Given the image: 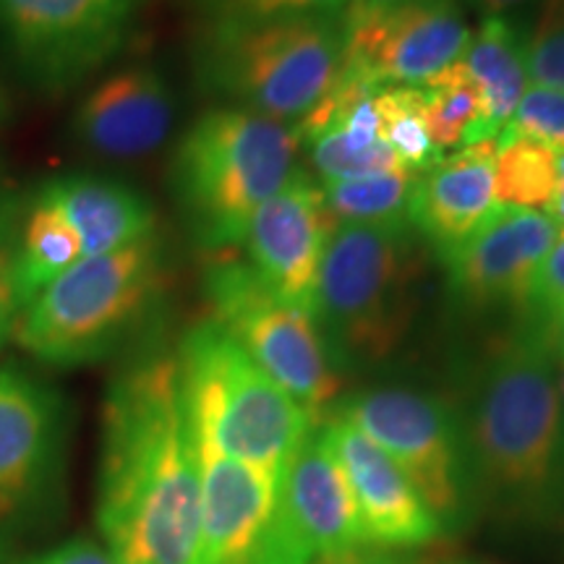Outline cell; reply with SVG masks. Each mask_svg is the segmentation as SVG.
I'll list each match as a JSON object with an SVG mask.
<instances>
[{"mask_svg":"<svg viewBox=\"0 0 564 564\" xmlns=\"http://www.w3.org/2000/svg\"><path fill=\"white\" fill-rule=\"evenodd\" d=\"M423 278L421 236L408 217L329 232L308 312L337 371L371 369L403 348Z\"/></svg>","mask_w":564,"mask_h":564,"instance_id":"obj_3","label":"cell"},{"mask_svg":"<svg viewBox=\"0 0 564 564\" xmlns=\"http://www.w3.org/2000/svg\"><path fill=\"white\" fill-rule=\"evenodd\" d=\"M79 238L84 257H100L158 232V212L126 183L97 175H58L34 188Z\"/></svg>","mask_w":564,"mask_h":564,"instance_id":"obj_20","label":"cell"},{"mask_svg":"<svg viewBox=\"0 0 564 564\" xmlns=\"http://www.w3.org/2000/svg\"><path fill=\"white\" fill-rule=\"evenodd\" d=\"M541 316L502 337L478 366L460 415L474 499L531 531L564 520V408Z\"/></svg>","mask_w":564,"mask_h":564,"instance_id":"obj_2","label":"cell"},{"mask_svg":"<svg viewBox=\"0 0 564 564\" xmlns=\"http://www.w3.org/2000/svg\"><path fill=\"white\" fill-rule=\"evenodd\" d=\"M21 215H24V196L0 183V348L13 337L21 314L17 288Z\"/></svg>","mask_w":564,"mask_h":564,"instance_id":"obj_29","label":"cell"},{"mask_svg":"<svg viewBox=\"0 0 564 564\" xmlns=\"http://www.w3.org/2000/svg\"><path fill=\"white\" fill-rule=\"evenodd\" d=\"M291 123L236 105L196 118L175 147L167 183L192 241L204 251L243 246L253 212L299 173Z\"/></svg>","mask_w":564,"mask_h":564,"instance_id":"obj_5","label":"cell"},{"mask_svg":"<svg viewBox=\"0 0 564 564\" xmlns=\"http://www.w3.org/2000/svg\"><path fill=\"white\" fill-rule=\"evenodd\" d=\"M11 121H13V97H11L9 84H6L3 76H0V129L9 126Z\"/></svg>","mask_w":564,"mask_h":564,"instance_id":"obj_38","label":"cell"},{"mask_svg":"<svg viewBox=\"0 0 564 564\" xmlns=\"http://www.w3.org/2000/svg\"><path fill=\"white\" fill-rule=\"evenodd\" d=\"M204 285L215 308L212 316L230 329L253 364L319 426L340 394L343 379L312 312L278 299L249 262L236 259L212 264Z\"/></svg>","mask_w":564,"mask_h":564,"instance_id":"obj_9","label":"cell"},{"mask_svg":"<svg viewBox=\"0 0 564 564\" xmlns=\"http://www.w3.org/2000/svg\"><path fill=\"white\" fill-rule=\"evenodd\" d=\"M207 21L257 24L288 17H343L352 0H204Z\"/></svg>","mask_w":564,"mask_h":564,"instance_id":"obj_30","label":"cell"},{"mask_svg":"<svg viewBox=\"0 0 564 564\" xmlns=\"http://www.w3.org/2000/svg\"><path fill=\"white\" fill-rule=\"evenodd\" d=\"M141 0H0V51L26 87L61 97L129 42Z\"/></svg>","mask_w":564,"mask_h":564,"instance_id":"obj_10","label":"cell"},{"mask_svg":"<svg viewBox=\"0 0 564 564\" xmlns=\"http://www.w3.org/2000/svg\"><path fill=\"white\" fill-rule=\"evenodd\" d=\"M84 257L79 238L68 228L51 202L37 192L24 196V215L19 230L17 288L21 308L40 291H45L55 278Z\"/></svg>","mask_w":564,"mask_h":564,"instance_id":"obj_22","label":"cell"},{"mask_svg":"<svg viewBox=\"0 0 564 564\" xmlns=\"http://www.w3.org/2000/svg\"><path fill=\"white\" fill-rule=\"evenodd\" d=\"M403 3V0H352L348 11H369V9H384V6Z\"/></svg>","mask_w":564,"mask_h":564,"instance_id":"obj_39","label":"cell"},{"mask_svg":"<svg viewBox=\"0 0 564 564\" xmlns=\"http://www.w3.org/2000/svg\"><path fill=\"white\" fill-rule=\"evenodd\" d=\"M366 546L348 478L322 426H316L282 470L259 564H314Z\"/></svg>","mask_w":564,"mask_h":564,"instance_id":"obj_12","label":"cell"},{"mask_svg":"<svg viewBox=\"0 0 564 564\" xmlns=\"http://www.w3.org/2000/svg\"><path fill=\"white\" fill-rule=\"evenodd\" d=\"M379 139L390 144L405 171L423 173L436 165L444 154L434 150L423 126L415 87H382L377 91Z\"/></svg>","mask_w":564,"mask_h":564,"instance_id":"obj_26","label":"cell"},{"mask_svg":"<svg viewBox=\"0 0 564 564\" xmlns=\"http://www.w3.org/2000/svg\"><path fill=\"white\" fill-rule=\"evenodd\" d=\"M165 241L82 257L21 308L11 340L55 369L100 364L152 327L167 291Z\"/></svg>","mask_w":564,"mask_h":564,"instance_id":"obj_4","label":"cell"},{"mask_svg":"<svg viewBox=\"0 0 564 564\" xmlns=\"http://www.w3.org/2000/svg\"><path fill=\"white\" fill-rule=\"evenodd\" d=\"M564 301V228L556 232V241L546 251L544 262L535 272L528 308L535 316H546Z\"/></svg>","mask_w":564,"mask_h":564,"instance_id":"obj_32","label":"cell"},{"mask_svg":"<svg viewBox=\"0 0 564 564\" xmlns=\"http://www.w3.org/2000/svg\"><path fill=\"white\" fill-rule=\"evenodd\" d=\"M333 230L322 188L299 171L253 212L243 246L253 272L278 299L308 308Z\"/></svg>","mask_w":564,"mask_h":564,"instance_id":"obj_15","label":"cell"},{"mask_svg":"<svg viewBox=\"0 0 564 564\" xmlns=\"http://www.w3.org/2000/svg\"><path fill=\"white\" fill-rule=\"evenodd\" d=\"M335 415L361 429L403 470L442 528H457L476 502L460 413L408 387H377L343 400Z\"/></svg>","mask_w":564,"mask_h":564,"instance_id":"obj_11","label":"cell"},{"mask_svg":"<svg viewBox=\"0 0 564 564\" xmlns=\"http://www.w3.org/2000/svg\"><path fill=\"white\" fill-rule=\"evenodd\" d=\"M196 440L278 478L316 423L253 364L215 316L196 322L175 350Z\"/></svg>","mask_w":564,"mask_h":564,"instance_id":"obj_6","label":"cell"},{"mask_svg":"<svg viewBox=\"0 0 564 564\" xmlns=\"http://www.w3.org/2000/svg\"><path fill=\"white\" fill-rule=\"evenodd\" d=\"M314 564H405L400 556H394L390 552H352V554H343V556H329V560H322V562H314Z\"/></svg>","mask_w":564,"mask_h":564,"instance_id":"obj_35","label":"cell"},{"mask_svg":"<svg viewBox=\"0 0 564 564\" xmlns=\"http://www.w3.org/2000/svg\"><path fill=\"white\" fill-rule=\"evenodd\" d=\"M415 95L423 126L440 154L486 139L481 91L463 61L415 87Z\"/></svg>","mask_w":564,"mask_h":564,"instance_id":"obj_23","label":"cell"},{"mask_svg":"<svg viewBox=\"0 0 564 564\" xmlns=\"http://www.w3.org/2000/svg\"><path fill=\"white\" fill-rule=\"evenodd\" d=\"M560 364H562V369L556 377H560V394H562V408H564V361H560Z\"/></svg>","mask_w":564,"mask_h":564,"instance_id":"obj_41","label":"cell"},{"mask_svg":"<svg viewBox=\"0 0 564 564\" xmlns=\"http://www.w3.org/2000/svg\"><path fill=\"white\" fill-rule=\"evenodd\" d=\"M544 215L556 225V228H564V150L556 152V183Z\"/></svg>","mask_w":564,"mask_h":564,"instance_id":"obj_34","label":"cell"},{"mask_svg":"<svg viewBox=\"0 0 564 564\" xmlns=\"http://www.w3.org/2000/svg\"><path fill=\"white\" fill-rule=\"evenodd\" d=\"M497 150L499 139L465 144L415 178L408 220L440 259L460 249L499 207L494 199Z\"/></svg>","mask_w":564,"mask_h":564,"instance_id":"obj_19","label":"cell"},{"mask_svg":"<svg viewBox=\"0 0 564 564\" xmlns=\"http://www.w3.org/2000/svg\"><path fill=\"white\" fill-rule=\"evenodd\" d=\"M175 116L171 84L154 66L133 63L84 91L70 112V139L108 160H139L167 141Z\"/></svg>","mask_w":564,"mask_h":564,"instance_id":"obj_16","label":"cell"},{"mask_svg":"<svg viewBox=\"0 0 564 564\" xmlns=\"http://www.w3.org/2000/svg\"><path fill=\"white\" fill-rule=\"evenodd\" d=\"M525 68L533 87L564 91V0H541L525 34Z\"/></svg>","mask_w":564,"mask_h":564,"instance_id":"obj_28","label":"cell"},{"mask_svg":"<svg viewBox=\"0 0 564 564\" xmlns=\"http://www.w3.org/2000/svg\"><path fill=\"white\" fill-rule=\"evenodd\" d=\"M419 175L392 171L352 181L324 183V209L335 225H382L405 220Z\"/></svg>","mask_w":564,"mask_h":564,"instance_id":"obj_25","label":"cell"},{"mask_svg":"<svg viewBox=\"0 0 564 564\" xmlns=\"http://www.w3.org/2000/svg\"><path fill=\"white\" fill-rule=\"evenodd\" d=\"M345 63L373 87H421L470 45L460 0H403L345 11Z\"/></svg>","mask_w":564,"mask_h":564,"instance_id":"obj_13","label":"cell"},{"mask_svg":"<svg viewBox=\"0 0 564 564\" xmlns=\"http://www.w3.org/2000/svg\"><path fill=\"white\" fill-rule=\"evenodd\" d=\"M494 160V199L510 209H546L556 183V152L520 133H499Z\"/></svg>","mask_w":564,"mask_h":564,"instance_id":"obj_24","label":"cell"},{"mask_svg":"<svg viewBox=\"0 0 564 564\" xmlns=\"http://www.w3.org/2000/svg\"><path fill=\"white\" fill-rule=\"evenodd\" d=\"M541 319H544V324H546L549 340H552V348L556 352V358L564 361V301L554 308V312L541 316Z\"/></svg>","mask_w":564,"mask_h":564,"instance_id":"obj_36","label":"cell"},{"mask_svg":"<svg viewBox=\"0 0 564 564\" xmlns=\"http://www.w3.org/2000/svg\"><path fill=\"white\" fill-rule=\"evenodd\" d=\"M560 228L544 212L497 207L494 215L442 259L457 306L528 308L531 288Z\"/></svg>","mask_w":564,"mask_h":564,"instance_id":"obj_14","label":"cell"},{"mask_svg":"<svg viewBox=\"0 0 564 564\" xmlns=\"http://www.w3.org/2000/svg\"><path fill=\"white\" fill-rule=\"evenodd\" d=\"M13 564H123L105 544H97L91 539H74L66 544L47 549L26 560Z\"/></svg>","mask_w":564,"mask_h":564,"instance_id":"obj_33","label":"cell"},{"mask_svg":"<svg viewBox=\"0 0 564 564\" xmlns=\"http://www.w3.org/2000/svg\"><path fill=\"white\" fill-rule=\"evenodd\" d=\"M68 434L66 398L21 366L0 364V564L58 512Z\"/></svg>","mask_w":564,"mask_h":564,"instance_id":"obj_8","label":"cell"},{"mask_svg":"<svg viewBox=\"0 0 564 564\" xmlns=\"http://www.w3.org/2000/svg\"><path fill=\"white\" fill-rule=\"evenodd\" d=\"M303 144L308 147L314 167L319 171L324 183L333 181H352V178H366V175L377 173H392V171H405L403 162L390 144H384L382 139L369 150H350L340 137V131L327 129L316 137L303 139Z\"/></svg>","mask_w":564,"mask_h":564,"instance_id":"obj_27","label":"cell"},{"mask_svg":"<svg viewBox=\"0 0 564 564\" xmlns=\"http://www.w3.org/2000/svg\"><path fill=\"white\" fill-rule=\"evenodd\" d=\"M199 457L175 350H141L102 405L97 528L123 564L199 562Z\"/></svg>","mask_w":564,"mask_h":564,"instance_id":"obj_1","label":"cell"},{"mask_svg":"<svg viewBox=\"0 0 564 564\" xmlns=\"http://www.w3.org/2000/svg\"><path fill=\"white\" fill-rule=\"evenodd\" d=\"M502 131L520 133L554 152L564 150V91L546 87H528L514 108L510 123Z\"/></svg>","mask_w":564,"mask_h":564,"instance_id":"obj_31","label":"cell"},{"mask_svg":"<svg viewBox=\"0 0 564 564\" xmlns=\"http://www.w3.org/2000/svg\"><path fill=\"white\" fill-rule=\"evenodd\" d=\"M322 432L350 484L366 544L387 552L440 539L444 528L436 514L379 444L335 413L322 423Z\"/></svg>","mask_w":564,"mask_h":564,"instance_id":"obj_17","label":"cell"},{"mask_svg":"<svg viewBox=\"0 0 564 564\" xmlns=\"http://www.w3.org/2000/svg\"><path fill=\"white\" fill-rule=\"evenodd\" d=\"M474 3L486 13V17H507V11L520 9L528 0H474Z\"/></svg>","mask_w":564,"mask_h":564,"instance_id":"obj_37","label":"cell"},{"mask_svg":"<svg viewBox=\"0 0 564 564\" xmlns=\"http://www.w3.org/2000/svg\"><path fill=\"white\" fill-rule=\"evenodd\" d=\"M463 63L481 91L486 139H497L528 89L525 34L510 17H486Z\"/></svg>","mask_w":564,"mask_h":564,"instance_id":"obj_21","label":"cell"},{"mask_svg":"<svg viewBox=\"0 0 564 564\" xmlns=\"http://www.w3.org/2000/svg\"><path fill=\"white\" fill-rule=\"evenodd\" d=\"M202 481L199 562L259 564L278 507V478L196 440Z\"/></svg>","mask_w":564,"mask_h":564,"instance_id":"obj_18","label":"cell"},{"mask_svg":"<svg viewBox=\"0 0 564 564\" xmlns=\"http://www.w3.org/2000/svg\"><path fill=\"white\" fill-rule=\"evenodd\" d=\"M442 564H497L489 560H453V562H442Z\"/></svg>","mask_w":564,"mask_h":564,"instance_id":"obj_40","label":"cell"},{"mask_svg":"<svg viewBox=\"0 0 564 564\" xmlns=\"http://www.w3.org/2000/svg\"><path fill=\"white\" fill-rule=\"evenodd\" d=\"M345 63L343 17H288L257 24L207 21L194 47L204 89L282 123L333 91Z\"/></svg>","mask_w":564,"mask_h":564,"instance_id":"obj_7","label":"cell"}]
</instances>
